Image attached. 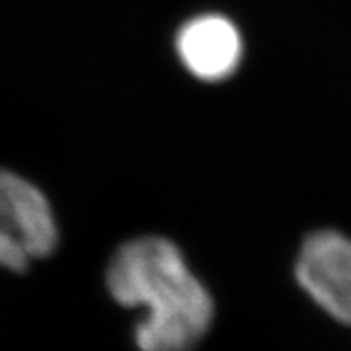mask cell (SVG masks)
<instances>
[{
	"label": "cell",
	"instance_id": "cell-3",
	"mask_svg": "<svg viewBox=\"0 0 351 351\" xmlns=\"http://www.w3.org/2000/svg\"><path fill=\"white\" fill-rule=\"evenodd\" d=\"M295 276L324 313L351 326V237L330 228L308 234L297 256Z\"/></svg>",
	"mask_w": 351,
	"mask_h": 351
},
{
	"label": "cell",
	"instance_id": "cell-2",
	"mask_svg": "<svg viewBox=\"0 0 351 351\" xmlns=\"http://www.w3.org/2000/svg\"><path fill=\"white\" fill-rule=\"evenodd\" d=\"M59 223L47 195L16 172L0 168V269L20 274L55 254Z\"/></svg>",
	"mask_w": 351,
	"mask_h": 351
},
{
	"label": "cell",
	"instance_id": "cell-4",
	"mask_svg": "<svg viewBox=\"0 0 351 351\" xmlns=\"http://www.w3.org/2000/svg\"><path fill=\"white\" fill-rule=\"evenodd\" d=\"M176 51L189 75L203 82H221L239 71L244 39L239 25L223 14H199L180 27Z\"/></svg>",
	"mask_w": 351,
	"mask_h": 351
},
{
	"label": "cell",
	"instance_id": "cell-1",
	"mask_svg": "<svg viewBox=\"0 0 351 351\" xmlns=\"http://www.w3.org/2000/svg\"><path fill=\"white\" fill-rule=\"evenodd\" d=\"M108 295L138 311L133 326L137 351H193L215 320L209 289L172 240L147 234L123 242L104 271Z\"/></svg>",
	"mask_w": 351,
	"mask_h": 351
}]
</instances>
